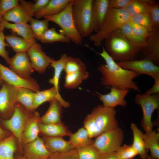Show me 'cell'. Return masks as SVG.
<instances>
[{"mask_svg":"<svg viewBox=\"0 0 159 159\" xmlns=\"http://www.w3.org/2000/svg\"><path fill=\"white\" fill-rule=\"evenodd\" d=\"M40 117L39 113L34 111L28 118L22 137V145L32 142L38 137Z\"/></svg>","mask_w":159,"mask_h":159,"instance_id":"d6986e66","label":"cell"},{"mask_svg":"<svg viewBox=\"0 0 159 159\" xmlns=\"http://www.w3.org/2000/svg\"><path fill=\"white\" fill-rule=\"evenodd\" d=\"M89 75V72L86 71L66 74L64 87L68 89L75 88L87 80Z\"/></svg>","mask_w":159,"mask_h":159,"instance_id":"836d02e7","label":"cell"},{"mask_svg":"<svg viewBox=\"0 0 159 159\" xmlns=\"http://www.w3.org/2000/svg\"><path fill=\"white\" fill-rule=\"evenodd\" d=\"M49 159H79L75 149L64 153H52Z\"/></svg>","mask_w":159,"mask_h":159,"instance_id":"7dc6e473","label":"cell"},{"mask_svg":"<svg viewBox=\"0 0 159 159\" xmlns=\"http://www.w3.org/2000/svg\"><path fill=\"white\" fill-rule=\"evenodd\" d=\"M133 134V141L132 146L139 155L140 158L146 159L148 151L145 142L141 135V131L134 123L131 125Z\"/></svg>","mask_w":159,"mask_h":159,"instance_id":"f1b7e54d","label":"cell"},{"mask_svg":"<svg viewBox=\"0 0 159 159\" xmlns=\"http://www.w3.org/2000/svg\"><path fill=\"white\" fill-rule=\"evenodd\" d=\"M48 150L51 153H64L75 149L69 141L62 137L44 136L43 138Z\"/></svg>","mask_w":159,"mask_h":159,"instance_id":"44dd1931","label":"cell"},{"mask_svg":"<svg viewBox=\"0 0 159 159\" xmlns=\"http://www.w3.org/2000/svg\"><path fill=\"white\" fill-rule=\"evenodd\" d=\"M69 137V141L75 149L92 145L94 142L84 127L80 128L76 132L72 133Z\"/></svg>","mask_w":159,"mask_h":159,"instance_id":"f546056e","label":"cell"},{"mask_svg":"<svg viewBox=\"0 0 159 159\" xmlns=\"http://www.w3.org/2000/svg\"><path fill=\"white\" fill-rule=\"evenodd\" d=\"M55 99H57L62 106L68 107L69 106V102L64 100L59 91L53 87L49 89L35 92L33 104V110H35L40 105L46 102H50Z\"/></svg>","mask_w":159,"mask_h":159,"instance_id":"ffe728a7","label":"cell"},{"mask_svg":"<svg viewBox=\"0 0 159 159\" xmlns=\"http://www.w3.org/2000/svg\"><path fill=\"white\" fill-rule=\"evenodd\" d=\"M49 0H36L32 4L25 0H19V3L24 6L32 16L42 10L48 3Z\"/></svg>","mask_w":159,"mask_h":159,"instance_id":"60d3db41","label":"cell"},{"mask_svg":"<svg viewBox=\"0 0 159 159\" xmlns=\"http://www.w3.org/2000/svg\"><path fill=\"white\" fill-rule=\"evenodd\" d=\"M116 62L122 68L132 71L140 75H147L153 79L159 76V67L146 58Z\"/></svg>","mask_w":159,"mask_h":159,"instance_id":"8fae6325","label":"cell"},{"mask_svg":"<svg viewBox=\"0 0 159 159\" xmlns=\"http://www.w3.org/2000/svg\"><path fill=\"white\" fill-rule=\"evenodd\" d=\"M11 134V132L2 129L0 126V141L9 136Z\"/></svg>","mask_w":159,"mask_h":159,"instance_id":"f5cc1de1","label":"cell"},{"mask_svg":"<svg viewBox=\"0 0 159 159\" xmlns=\"http://www.w3.org/2000/svg\"><path fill=\"white\" fill-rule=\"evenodd\" d=\"M141 135L145 142L147 149L149 150L150 155L159 159V134L155 131L144 134L141 131Z\"/></svg>","mask_w":159,"mask_h":159,"instance_id":"4dcf8cb0","label":"cell"},{"mask_svg":"<svg viewBox=\"0 0 159 159\" xmlns=\"http://www.w3.org/2000/svg\"><path fill=\"white\" fill-rule=\"evenodd\" d=\"M32 69L41 74L55 59L47 55L43 51L41 45L36 42L27 52Z\"/></svg>","mask_w":159,"mask_h":159,"instance_id":"7c38bea8","label":"cell"},{"mask_svg":"<svg viewBox=\"0 0 159 159\" xmlns=\"http://www.w3.org/2000/svg\"><path fill=\"white\" fill-rule=\"evenodd\" d=\"M115 152L119 159H133L138 155L131 145L126 144L121 145Z\"/></svg>","mask_w":159,"mask_h":159,"instance_id":"ee69618b","label":"cell"},{"mask_svg":"<svg viewBox=\"0 0 159 159\" xmlns=\"http://www.w3.org/2000/svg\"><path fill=\"white\" fill-rule=\"evenodd\" d=\"M129 23L131 29L135 34L143 38H147L150 32L147 29L130 20L129 21Z\"/></svg>","mask_w":159,"mask_h":159,"instance_id":"bcb514c9","label":"cell"},{"mask_svg":"<svg viewBox=\"0 0 159 159\" xmlns=\"http://www.w3.org/2000/svg\"><path fill=\"white\" fill-rule=\"evenodd\" d=\"M146 159H159L154 158L151 156L150 155H148L146 157Z\"/></svg>","mask_w":159,"mask_h":159,"instance_id":"9f6ffc18","label":"cell"},{"mask_svg":"<svg viewBox=\"0 0 159 159\" xmlns=\"http://www.w3.org/2000/svg\"><path fill=\"white\" fill-rule=\"evenodd\" d=\"M132 0H109V8L125 9Z\"/></svg>","mask_w":159,"mask_h":159,"instance_id":"681fc988","label":"cell"},{"mask_svg":"<svg viewBox=\"0 0 159 159\" xmlns=\"http://www.w3.org/2000/svg\"><path fill=\"white\" fill-rule=\"evenodd\" d=\"M5 40L8 46L11 47L16 53L26 52L36 42V39L28 40L13 34L5 36Z\"/></svg>","mask_w":159,"mask_h":159,"instance_id":"484cf974","label":"cell"},{"mask_svg":"<svg viewBox=\"0 0 159 159\" xmlns=\"http://www.w3.org/2000/svg\"><path fill=\"white\" fill-rule=\"evenodd\" d=\"M2 19V18L0 17V31Z\"/></svg>","mask_w":159,"mask_h":159,"instance_id":"6f0895ef","label":"cell"},{"mask_svg":"<svg viewBox=\"0 0 159 159\" xmlns=\"http://www.w3.org/2000/svg\"><path fill=\"white\" fill-rule=\"evenodd\" d=\"M24 146L23 156L27 159H49L52 154L46 147L43 139L39 137Z\"/></svg>","mask_w":159,"mask_h":159,"instance_id":"2e32d148","label":"cell"},{"mask_svg":"<svg viewBox=\"0 0 159 159\" xmlns=\"http://www.w3.org/2000/svg\"><path fill=\"white\" fill-rule=\"evenodd\" d=\"M35 92L28 88H19L16 96L17 102L22 105L26 110L32 112Z\"/></svg>","mask_w":159,"mask_h":159,"instance_id":"d6a6232c","label":"cell"},{"mask_svg":"<svg viewBox=\"0 0 159 159\" xmlns=\"http://www.w3.org/2000/svg\"><path fill=\"white\" fill-rule=\"evenodd\" d=\"M129 21L122 25L119 29L132 45L141 50L146 45L147 39L135 34L131 29Z\"/></svg>","mask_w":159,"mask_h":159,"instance_id":"e575fe53","label":"cell"},{"mask_svg":"<svg viewBox=\"0 0 159 159\" xmlns=\"http://www.w3.org/2000/svg\"><path fill=\"white\" fill-rule=\"evenodd\" d=\"M43 43H53L60 42L69 43L70 40L66 36L57 32L55 28L47 29L38 39Z\"/></svg>","mask_w":159,"mask_h":159,"instance_id":"d590c367","label":"cell"},{"mask_svg":"<svg viewBox=\"0 0 159 159\" xmlns=\"http://www.w3.org/2000/svg\"><path fill=\"white\" fill-rule=\"evenodd\" d=\"M109 87L110 91L108 94L102 95L96 92L102 102L103 106L105 107L114 108L118 106H125L127 103L125 98L129 90L120 89L114 87Z\"/></svg>","mask_w":159,"mask_h":159,"instance_id":"9a60e30c","label":"cell"},{"mask_svg":"<svg viewBox=\"0 0 159 159\" xmlns=\"http://www.w3.org/2000/svg\"><path fill=\"white\" fill-rule=\"evenodd\" d=\"M32 16L25 7L20 3L3 16L2 19L7 21L15 23H27Z\"/></svg>","mask_w":159,"mask_h":159,"instance_id":"603a6c76","label":"cell"},{"mask_svg":"<svg viewBox=\"0 0 159 159\" xmlns=\"http://www.w3.org/2000/svg\"><path fill=\"white\" fill-rule=\"evenodd\" d=\"M71 0H49L47 5L41 11L35 14L36 19L45 16H52L58 14L66 7Z\"/></svg>","mask_w":159,"mask_h":159,"instance_id":"4316f807","label":"cell"},{"mask_svg":"<svg viewBox=\"0 0 159 159\" xmlns=\"http://www.w3.org/2000/svg\"><path fill=\"white\" fill-rule=\"evenodd\" d=\"M50 102L47 110L40 117V122L44 124H55L61 121L62 106L57 99H55Z\"/></svg>","mask_w":159,"mask_h":159,"instance_id":"7402d4cb","label":"cell"},{"mask_svg":"<svg viewBox=\"0 0 159 159\" xmlns=\"http://www.w3.org/2000/svg\"><path fill=\"white\" fill-rule=\"evenodd\" d=\"M125 9L130 17L148 13V4L146 0H132Z\"/></svg>","mask_w":159,"mask_h":159,"instance_id":"8d00e7d4","label":"cell"},{"mask_svg":"<svg viewBox=\"0 0 159 159\" xmlns=\"http://www.w3.org/2000/svg\"><path fill=\"white\" fill-rule=\"evenodd\" d=\"M122 130L119 127L96 137L93 145L102 154L116 152L124 139Z\"/></svg>","mask_w":159,"mask_h":159,"instance_id":"9c48e42d","label":"cell"},{"mask_svg":"<svg viewBox=\"0 0 159 159\" xmlns=\"http://www.w3.org/2000/svg\"><path fill=\"white\" fill-rule=\"evenodd\" d=\"M15 138L12 134L0 141V159H14L16 150Z\"/></svg>","mask_w":159,"mask_h":159,"instance_id":"83f0119b","label":"cell"},{"mask_svg":"<svg viewBox=\"0 0 159 159\" xmlns=\"http://www.w3.org/2000/svg\"><path fill=\"white\" fill-rule=\"evenodd\" d=\"M142 49L145 57L158 65L159 63V27H153L149 32L146 44Z\"/></svg>","mask_w":159,"mask_h":159,"instance_id":"e0dca14e","label":"cell"},{"mask_svg":"<svg viewBox=\"0 0 159 159\" xmlns=\"http://www.w3.org/2000/svg\"><path fill=\"white\" fill-rule=\"evenodd\" d=\"M130 20L145 27L150 32L153 26L149 14L143 13L135 15L130 17Z\"/></svg>","mask_w":159,"mask_h":159,"instance_id":"b9f144b4","label":"cell"},{"mask_svg":"<svg viewBox=\"0 0 159 159\" xmlns=\"http://www.w3.org/2000/svg\"><path fill=\"white\" fill-rule=\"evenodd\" d=\"M155 83L153 86L144 94L147 95H152L159 94V76L154 79Z\"/></svg>","mask_w":159,"mask_h":159,"instance_id":"f907efd6","label":"cell"},{"mask_svg":"<svg viewBox=\"0 0 159 159\" xmlns=\"http://www.w3.org/2000/svg\"><path fill=\"white\" fill-rule=\"evenodd\" d=\"M14 159H27L22 155H17L14 156Z\"/></svg>","mask_w":159,"mask_h":159,"instance_id":"db71d44e","label":"cell"},{"mask_svg":"<svg viewBox=\"0 0 159 159\" xmlns=\"http://www.w3.org/2000/svg\"><path fill=\"white\" fill-rule=\"evenodd\" d=\"M49 21L44 19L39 20L32 17L29 22L31 28L34 35L35 38L38 39L48 29Z\"/></svg>","mask_w":159,"mask_h":159,"instance_id":"ab89813d","label":"cell"},{"mask_svg":"<svg viewBox=\"0 0 159 159\" xmlns=\"http://www.w3.org/2000/svg\"><path fill=\"white\" fill-rule=\"evenodd\" d=\"M109 0H92L91 28L97 32L100 28L109 9Z\"/></svg>","mask_w":159,"mask_h":159,"instance_id":"ac0fdd59","label":"cell"},{"mask_svg":"<svg viewBox=\"0 0 159 159\" xmlns=\"http://www.w3.org/2000/svg\"><path fill=\"white\" fill-rule=\"evenodd\" d=\"M100 159H119L117 156L116 152L102 154Z\"/></svg>","mask_w":159,"mask_h":159,"instance_id":"816d5d0a","label":"cell"},{"mask_svg":"<svg viewBox=\"0 0 159 159\" xmlns=\"http://www.w3.org/2000/svg\"><path fill=\"white\" fill-rule=\"evenodd\" d=\"M32 113L21 104L17 102L11 117L8 119L1 120L4 126L16 139L19 148L21 152L22 151L21 139L24 126L28 118Z\"/></svg>","mask_w":159,"mask_h":159,"instance_id":"52a82bcc","label":"cell"},{"mask_svg":"<svg viewBox=\"0 0 159 159\" xmlns=\"http://www.w3.org/2000/svg\"><path fill=\"white\" fill-rule=\"evenodd\" d=\"M73 1L71 0L64 9L58 14L45 16L42 17L59 25L61 29L60 33L67 37L71 41L76 44L82 45L83 38L76 27L72 15Z\"/></svg>","mask_w":159,"mask_h":159,"instance_id":"277c9868","label":"cell"},{"mask_svg":"<svg viewBox=\"0 0 159 159\" xmlns=\"http://www.w3.org/2000/svg\"><path fill=\"white\" fill-rule=\"evenodd\" d=\"M148 4V13L153 27H159V4L153 0H146Z\"/></svg>","mask_w":159,"mask_h":159,"instance_id":"7bdbcfd3","label":"cell"},{"mask_svg":"<svg viewBox=\"0 0 159 159\" xmlns=\"http://www.w3.org/2000/svg\"><path fill=\"white\" fill-rule=\"evenodd\" d=\"M130 20L125 9L109 8L100 28L90 36V39L95 47L99 46L110 34Z\"/></svg>","mask_w":159,"mask_h":159,"instance_id":"3957f363","label":"cell"},{"mask_svg":"<svg viewBox=\"0 0 159 159\" xmlns=\"http://www.w3.org/2000/svg\"><path fill=\"white\" fill-rule=\"evenodd\" d=\"M116 110L114 108L99 105L92 110L90 114L93 122L95 137L118 127L116 118Z\"/></svg>","mask_w":159,"mask_h":159,"instance_id":"8992f818","label":"cell"},{"mask_svg":"<svg viewBox=\"0 0 159 159\" xmlns=\"http://www.w3.org/2000/svg\"><path fill=\"white\" fill-rule=\"evenodd\" d=\"M75 149L79 159H100L102 155L93 144Z\"/></svg>","mask_w":159,"mask_h":159,"instance_id":"f35d334b","label":"cell"},{"mask_svg":"<svg viewBox=\"0 0 159 159\" xmlns=\"http://www.w3.org/2000/svg\"><path fill=\"white\" fill-rule=\"evenodd\" d=\"M9 68L20 77L24 79L31 77L34 71L28 56L25 52L17 53L10 58Z\"/></svg>","mask_w":159,"mask_h":159,"instance_id":"5bb4252c","label":"cell"},{"mask_svg":"<svg viewBox=\"0 0 159 159\" xmlns=\"http://www.w3.org/2000/svg\"><path fill=\"white\" fill-rule=\"evenodd\" d=\"M0 73L4 82L15 87L26 88L35 92L40 90L39 84L34 78H22L0 62Z\"/></svg>","mask_w":159,"mask_h":159,"instance_id":"4fadbf2b","label":"cell"},{"mask_svg":"<svg viewBox=\"0 0 159 159\" xmlns=\"http://www.w3.org/2000/svg\"><path fill=\"white\" fill-rule=\"evenodd\" d=\"M19 88L4 82L0 88V114L4 117L11 116L17 102Z\"/></svg>","mask_w":159,"mask_h":159,"instance_id":"30bf717a","label":"cell"},{"mask_svg":"<svg viewBox=\"0 0 159 159\" xmlns=\"http://www.w3.org/2000/svg\"><path fill=\"white\" fill-rule=\"evenodd\" d=\"M19 3L18 0H1L0 1V17L3 16L7 12L14 8Z\"/></svg>","mask_w":159,"mask_h":159,"instance_id":"f6af8a7d","label":"cell"},{"mask_svg":"<svg viewBox=\"0 0 159 159\" xmlns=\"http://www.w3.org/2000/svg\"><path fill=\"white\" fill-rule=\"evenodd\" d=\"M5 28L10 29L26 39L31 40L35 39L30 25L28 23H12L2 18L0 30H4Z\"/></svg>","mask_w":159,"mask_h":159,"instance_id":"cb8c5ba5","label":"cell"},{"mask_svg":"<svg viewBox=\"0 0 159 159\" xmlns=\"http://www.w3.org/2000/svg\"><path fill=\"white\" fill-rule=\"evenodd\" d=\"M68 56L66 54H63L59 59L53 61L50 66L54 70V76L52 78L49 80V83L53 85L57 91L59 92L60 87L59 85L60 78L67 61Z\"/></svg>","mask_w":159,"mask_h":159,"instance_id":"1f68e13d","label":"cell"},{"mask_svg":"<svg viewBox=\"0 0 159 159\" xmlns=\"http://www.w3.org/2000/svg\"><path fill=\"white\" fill-rule=\"evenodd\" d=\"M39 132L47 136H69L72 134L68 127L61 121L50 124H44L39 122Z\"/></svg>","mask_w":159,"mask_h":159,"instance_id":"d4e9b609","label":"cell"},{"mask_svg":"<svg viewBox=\"0 0 159 159\" xmlns=\"http://www.w3.org/2000/svg\"><path fill=\"white\" fill-rule=\"evenodd\" d=\"M97 53L103 59L106 63V64H102L98 67V70L101 75L102 85L140 92L137 84L133 80L140 75L139 74L120 66L109 55L104 47H102L101 52Z\"/></svg>","mask_w":159,"mask_h":159,"instance_id":"6da1fadb","label":"cell"},{"mask_svg":"<svg viewBox=\"0 0 159 159\" xmlns=\"http://www.w3.org/2000/svg\"><path fill=\"white\" fill-rule=\"evenodd\" d=\"M103 41L105 49L117 62L137 59L141 50L132 45L119 29L110 34Z\"/></svg>","mask_w":159,"mask_h":159,"instance_id":"7a4b0ae2","label":"cell"},{"mask_svg":"<svg viewBox=\"0 0 159 159\" xmlns=\"http://www.w3.org/2000/svg\"><path fill=\"white\" fill-rule=\"evenodd\" d=\"M3 31L4 30L1 29L0 31V56L3 58L9 65L10 61V58L9 57L8 51L5 49L6 47L8 46V45L5 42V36Z\"/></svg>","mask_w":159,"mask_h":159,"instance_id":"c3c4849f","label":"cell"},{"mask_svg":"<svg viewBox=\"0 0 159 159\" xmlns=\"http://www.w3.org/2000/svg\"><path fill=\"white\" fill-rule=\"evenodd\" d=\"M4 82V81L3 79L1 74L0 73V87L1 86L3 83Z\"/></svg>","mask_w":159,"mask_h":159,"instance_id":"11a10c76","label":"cell"},{"mask_svg":"<svg viewBox=\"0 0 159 159\" xmlns=\"http://www.w3.org/2000/svg\"></svg>","mask_w":159,"mask_h":159,"instance_id":"680465c9","label":"cell"},{"mask_svg":"<svg viewBox=\"0 0 159 159\" xmlns=\"http://www.w3.org/2000/svg\"><path fill=\"white\" fill-rule=\"evenodd\" d=\"M85 63L80 58L68 56L63 71L66 74L79 71H86Z\"/></svg>","mask_w":159,"mask_h":159,"instance_id":"74e56055","label":"cell"},{"mask_svg":"<svg viewBox=\"0 0 159 159\" xmlns=\"http://www.w3.org/2000/svg\"><path fill=\"white\" fill-rule=\"evenodd\" d=\"M134 100L137 104L140 106L142 110L143 117L141 121V126L145 133H149L153 130L152 114L154 111L158 109L159 107V94L152 95L137 94Z\"/></svg>","mask_w":159,"mask_h":159,"instance_id":"ba28073f","label":"cell"},{"mask_svg":"<svg viewBox=\"0 0 159 159\" xmlns=\"http://www.w3.org/2000/svg\"><path fill=\"white\" fill-rule=\"evenodd\" d=\"M92 0H74L72 12L76 27L83 37L90 36L91 28Z\"/></svg>","mask_w":159,"mask_h":159,"instance_id":"5b68a950","label":"cell"}]
</instances>
